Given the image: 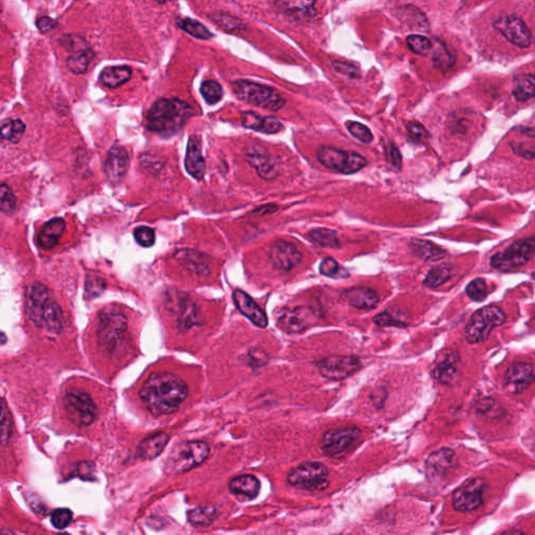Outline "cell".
Here are the masks:
<instances>
[{"label": "cell", "instance_id": "6da1fadb", "mask_svg": "<svg viewBox=\"0 0 535 535\" xmlns=\"http://www.w3.org/2000/svg\"><path fill=\"white\" fill-rule=\"evenodd\" d=\"M188 396V384L169 373H153L140 388L139 398L154 416L175 412Z\"/></svg>", "mask_w": 535, "mask_h": 535}, {"label": "cell", "instance_id": "7a4b0ae2", "mask_svg": "<svg viewBox=\"0 0 535 535\" xmlns=\"http://www.w3.org/2000/svg\"><path fill=\"white\" fill-rule=\"evenodd\" d=\"M97 337L102 352L110 356H124L130 348L126 315L114 307L102 311L97 320Z\"/></svg>", "mask_w": 535, "mask_h": 535}, {"label": "cell", "instance_id": "3957f363", "mask_svg": "<svg viewBox=\"0 0 535 535\" xmlns=\"http://www.w3.org/2000/svg\"><path fill=\"white\" fill-rule=\"evenodd\" d=\"M27 312L37 328H46L53 334H60L64 328L62 310L43 284L29 286L27 293Z\"/></svg>", "mask_w": 535, "mask_h": 535}, {"label": "cell", "instance_id": "277c9868", "mask_svg": "<svg viewBox=\"0 0 535 535\" xmlns=\"http://www.w3.org/2000/svg\"><path fill=\"white\" fill-rule=\"evenodd\" d=\"M193 116L194 109L186 102L177 99H160L148 110L146 127L152 132L167 137L181 130Z\"/></svg>", "mask_w": 535, "mask_h": 535}, {"label": "cell", "instance_id": "5b68a950", "mask_svg": "<svg viewBox=\"0 0 535 535\" xmlns=\"http://www.w3.org/2000/svg\"><path fill=\"white\" fill-rule=\"evenodd\" d=\"M232 89L241 101L263 109L277 111L286 104V99L275 89L251 81H235L232 83Z\"/></svg>", "mask_w": 535, "mask_h": 535}, {"label": "cell", "instance_id": "8992f818", "mask_svg": "<svg viewBox=\"0 0 535 535\" xmlns=\"http://www.w3.org/2000/svg\"><path fill=\"white\" fill-rule=\"evenodd\" d=\"M209 453V447L204 441L192 440L179 443L167 457L165 468L172 473H186L205 462Z\"/></svg>", "mask_w": 535, "mask_h": 535}, {"label": "cell", "instance_id": "52a82bcc", "mask_svg": "<svg viewBox=\"0 0 535 535\" xmlns=\"http://www.w3.org/2000/svg\"><path fill=\"white\" fill-rule=\"evenodd\" d=\"M504 312L494 305L482 307L471 316L466 326V337L468 343L478 344L487 340L494 328L504 324Z\"/></svg>", "mask_w": 535, "mask_h": 535}, {"label": "cell", "instance_id": "ba28073f", "mask_svg": "<svg viewBox=\"0 0 535 535\" xmlns=\"http://www.w3.org/2000/svg\"><path fill=\"white\" fill-rule=\"evenodd\" d=\"M288 482L298 489L321 492L330 484V471L320 462H305L289 473Z\"/></svg>", "mask_w": 535, "mask_h": 535}, {"label": "cell", "instance_id": "9c48e42d", "mask_svg": "<svg viewBox=\"0 0 535 535\" xmlns=\"http://www.w3.org/2000/svg\"><path fill=\"white\" fill-rule=\"evenodd\" d=\"M317 159L326 169L346 175L356 173L367 165V160L362 155L340 150L334 146H320L317 151Z\"/></svg>", "mask_w": 535, "mask_h": 535}, {"label": "cell", "instance_id": "30bf717a", "mask_svg": "<svg viewBox=\"0 0 535 535\" xmlns=\"http://www.w3.org/2000/svg\"><path fill=\"white\" fill-rule=\"evenodd\" d=\"M535 239L534 237L521 239L509 246L504 251L490 258V266L501 271L508 272L525 266L534 258Z\"/></svg>", "mask_w": 535, "mask_h": 535}, {"label": "cell", "instance_id": "8fae6325", "mask_svg": "<svg viewBox=\"0 0 535 535\" xmlns=\"http://www.w3.org/2000/svg\"><path fill=\"white\" fill-rule=\"evenodd\" d=\"M362 433L356 426L332 429L322 436V451L331 458L344 457L358 445Z\"/></svg>", "mask_w": 535, "mask_h": 535}, {"label": "cell", "instance_id": "7c38bea8", "mask_svg": "<svg viewBox=\"0 0 535 535\" xmlns=\"http://www.w3.org/2000/svg\"><path fill=\"white\" fill-rule=\"evenodd\" d=\"M68 418L78 426H90L99 415V410L91 396L81 390H71L63 398Z\"/></svg>", "mask_w": 535, "mask_h": 535}, {"label": "cell", "instance_id": "4fadbf2b", "mask_svg": "<svg viewBox=\"0 0 535 535\" xmlns=\"http://www.w3.org/2000/svg\"><path fill=\"white\" fill-rule=\"evenodd\" d=\"M318 320L317 312L309 307H284L276 317L278 328L286 334H300L316 326Z\"/></svg>", "mask_w": 535, "mask_h": 535}, {"label": "cell", "instance_id": "5bb4252c", "mask_svg": "<svg viewBox=\"0 0 535 535\" xmlns=\"http://www.w3.org/2000/svg\"><path fill=\"white\" fill-rule=\"evenodd\" d=\"M316 366L322 377L333 381H341L358 373L362 364L358 356L335 354L318 361Z\"/></svg>", "mask_w": 535, "mask_h": 535}, {"label": "cell", "instance_id": "9a60e30c", "mask_svg": "<svg viewBox=\"0 0 535 535\" xmlns=\"http://www.w3.org/2000/svg\"><path fill=\"white\" fill-rule=\"evenodd\" d=\"M486 483L482 478H473L454 492L452 502L455 510L468 513L479 508L483 503V492Z\"/></svg>", "mask_w": 535, "mask_h": 535}, {"label": "cell", "instance_id": "2e32d148", "mask_svg": "<svg viewBox=\"0 0 535 535\" xmlns=\"http://www.w3.org/2000/svg\"><path fill=\"white\" fill-rule=\"evenodd\" d=\"M494 27L517 48H528L531 46V32L519 17H501L494 21Z\"/></svg>", "mask_w": 535, "mask_h": 535}, {"label": "cell", "instance_id": "e0dca14e", "mask_svg": "<svg viewBox=\"0 0 535 535\" xmlns=\"http://www.w3.org/2000/svg\"><path fill=\"white\" fill-rule=\"evenodd\" d=\"M534 381V368L531 363H515L505 373L504 386L511 394H521Z\"/></svg>", "mask_w": 535, "mask_h": 535}, {"label": "cell", "instance_id": "ac0fdd59", "mask_svg": "<svg viewBox=\"0 0 535 535\" xmlns=\"http://www.w3.org/2000/svg\"><path fill=\"white\" fill-rule=\"evenodd\" d=\"M458 464L457 456L451 449L443 447L433 452L426 460V475L429 480L441 479Z\"/></svg>", "mask_w": 535, "mask_h": 535}, {"label": "cell", "instance_id": "d6986e66", "mask_svg": "<svg viewBox=\"0 0 535 535\" xmlns=\"http://www.w3.org/2000/svg\"><path fill=\"white\" fill-rule=\"evenodd\" d=\"M270 260L275 269L290 271L301 262L303 254L292 243L277 241L272 246Z\"/></svg>", "mask_w": 535, "mask_h": 535}, {"label": "cell", "instance_id": "ffe728a7", "mask_svg": "<svg viewBox=\"0 0 535 535\" xmlns=\"http://www.w3.org/2000/svg\"><path fill=\"white\" fill-rule=\"evenodd\" d=\"M129 167V155L126 148L114 146L108 152L104 169L108 180L112 183L122 181Z\"/></svg>", "mask_w": 535, "mask_h": 535}, {"label": "cell", "instance_id": "44dd1931", "mask_svg": "<svg viewBox=\"0 0 535 535\" xmlns=\"http://www.w3.org/2000/svg\"><path fill=\"white\" fill-rule=\"evenodd\" d=\"M233 301L237 309L247 317L254 326L258 328H265L268 326L266 313L260 309V305L242 290H235L233 292Z\"/></svg>", "mask_w": 535, "mask_h": 535}, {"label": "cell", "instance_id": "7402d4cb", "mask_svg": "<svg viewBox=\"0 0 535 535\" xmlns=\"http://www.w3.org/2000/svg\"><path fill=\"white\" fill-rule=\"evenodd\" d=\"M246 159L263 179L272 180L277 177V165L274 161L273 157L265 148L258 146H252L247 151Z\"/></svg>", "mask_w": 535, "mask_h": 535}, {"label": "cell", "instance_id": "603a6c76", "mask_svg": "<svg viewBox=\"0 0 535 535\" xmlns=\"http://www.w3.org/2000/svg\"><path fill=\"white\" fill-rule=\"evenodd\" d=\"M342 299L358 310H373L380 301L379 294L366 286H354L344 291Z\"/></svg>", "mask_w": 535, "mask_h": 535}, {"label": "cell", "instance_id": "cb8c5ba5", "mask_svg": "<svg viewBox=\"0 0 535 535\" xmlns=\"http://www.w3.org/2000/svg\"><path fill=\"white\" fill-rule=\"evenodd\" d=\"M459 354L456 352H443L437 358L433 368V377L439 383L451 384L457 373V365L459 363Z\"/></svg>", "mask_w": 535, "mask_h": 535}, {"label": "cell", "instance_id": "d4e9b609", "mask_svg": "<svg viewBox=\"0 0 535 535\" xmlns=\"http://www.w3.org/2000/svg\"><path fill=\"white\" fill-rule=\"evenodd\" d=\"M177 326L181 332H188L198 324L199 312L197 305L188 297H180L173 309Z\"/></svg>", "mask_w": 535, "mask_h": 535}, {"label": "cell", "instance_id": "484cf974", "mask_svg": "<svg viewBox=\"0 0 535 535\" xmlns=\"http://www.w3.org/2000/svg\"><path fill=\"white\" fill-rule=\"evenodd\" d=\"M186 169L195 179L202 180L205 175V159L202 155L201 142L197 136H190L186 150Z\"/></svg>", "mask_w": 535, "mask_h": 535}, {"label": "cell", "instance_id": "4316f807", "mask_svg": "<svg viewBox=\"0 0 535 535\" xmlns=\"http://www.w3.org/2000/svg\"><path fill=\"white\" fill-rule=\"evenodd\" d=\"M169 435L163 432L155 433L146 437L137 447V457L141 460H153L158 457L169 443Z\"/></svg>", "mask_w": 535, "mask_h": 535}, {"label": "cell", "instance_id": "83f0119b", "mask_svg": "<svg viewBox=\"0 0 535 535\" xmlns=\"http://www.w3.org/2000/svg\"><path fill=\"white\" fill-rule=\"evenodd\" d=\"M317 0H274V4L280 12L295 19L307 18L315 15Z\"/></svg>", "mask_w": 535, "mask_h": 535}, {"label": "cell", "instance_id": "f1b7e54d", "mask_svg": "<svg viewBox=\"0 0 535 535\" xmlns=\"http://www.w3.org/2000/svg\"><path fill=\"white\" fill-rule=\"evenodd\" d=\"M244 127L265 134H275L282 129V123L273 116H260L254 112H245L242 116Z\"/></svg>", "mask_w": 535, "mask_h": 535}, {"label": "cell", "instance_id": "f546056e", "mask_svg": "<svg viewBox=\"0 0 535 535\" xmlns=\"http://www.w3.org/2000/svg\"><path fill=\"white\" fill-rule=\"evenodd\" d=\"M65 227L67 225L62 218H53V220L46 223L42 226L39 235H38V243H39L40 247L44 248V249L54 248L59 243L60 237H62Z\"/></svg>", "mask_w": 535, "mask_h": 535}, {"label": "cell", "instance_id": "4dcf8cb0", "mask_svg": "<svg viewBox=\"0 0 535 535\" xmlns=\"http://www.w3.org/2000/svg\"><path fill=\"white\" fill-rule=\"evenodd\" d=\"M229 489L232 494L254 499L260 494V482L253 475H237L229 482Z\"/></svg>", "mask_w": 535, "mask_h": 535}, {"label": "cell", "instance_id": "1f68e13d", "mask_svg": "<svg viewBox=\"0 0 535 535\" xmlns=\"http://www.w3.org/2000/svg\"><path fill=\"white\" fill-rule=\"evenodd\" d=\"M411 249L412 252L424 262L443 260L447 256L445 249L424 239H412Z\"/></svg>", "mask_w": 535, "mask_h": 535}, {"label": "cell", "instance_id": "d6a6232c", "mask_svg": "<svg viewBox=\"0 0 535 535\" xmlns=\"http://www.w3.org/2000/svg\"><path fill=\"white\" fill-rule=\"evenodd\" d=\"M132 69L128 67H107L99 74V82L108 88H118L128 82Z\"/></svg>", "mask_w": 535, "mask_h": 535}, {"label": "cell", "instance_id": "836d02e7", "mask_svg": "<svg viewBox=\"0 0 535 535\" xmlns=\"http://www.w3.org/2000/svg\"><path fill=\"white\" fill-rule=\"evenodd\" d=\"M178 260L188 268L190 271L197 274H207L209 272V264L206 260L204 254L193 250H184L177 254Z\"/></svg>", "mask_w": 535, "mask_h": 535}, {"label": "cell", "instance_id": "e575fe53", "mask_svg": "<svg viewBox=\"0 0 535 535\" xmlns=\"http://www.w3.org/2000/svg\"><path fill=\"white\" fill-rule=\"evenodd\" d=\"M95 58L92 50L90 48L71 53L67 58V65L68 69L76 74H83L87 71L89 65Z\"/></svg>", "mask_w": 535, "mask_h": 535}, {"label": "cell", "instance_id": "d590c367", "mask_svg": "<svg viewBox=\"0 0 535 535\" xmlns=\"http://www.w3.org/2000/svg\"><path fill=\"white\" fill-rule=\"evenodd\" d=\"M534 74H520L513 81V93L515 99L519 102H526L532 99L534 95Z\"/></svg>", "mask_w": 535, "mask_h": 535}, {"label": "cell", "instance_id": "8d00e7d4", "mask_svg": "<svg viewBox=\"0 0 535 535\" xmlns=\"http://www.w3.org/2000/svg\"><path fill=\"white\" fill-rule=\"evenodd\" d=\"M25 132V125L19 120H10L0 124V141L16 144Z\"/></svg>", "mask_w": 535, "mask_h": 535}, {"label": "cell", "instance_id": "74e56055", "mask_svg": "<svg viewBox=\"0 0 535 535\" xmlns=\"http://www.w3.org/2000/svg\"><path fill=\"white\" fill-rule=\"evenodd\" d=\"M432 48H434L432 57L434 67L443 70V71H447V70L451 69L455 64L456 57L447 50V46L443 42L437 41L435 42L434 46L432 44Z\"/></svg>", "mask_w": 535, "mask_h": 535}, {"label": "cell", "instance_id": "f35d334b", "mask_svg": "<svg viewBox=\"0 0 535 535\" xmlns=\"http://www.w3.org/2000/svg\"><path fill=\"white\" fill-rule=\"evenodd\" d=\"M453 275V268L449 265H439L430 270L428 275L424 278V284L431 289L438 288L449 282Z\"/></svg>", "mask_w": 535, "mask_h": 535}, {"label": "cell", "instance_id": "ab89813d", "mask_svg": "<svg viewBox=\"0 0 535 535\" xmlns=\"http://www.w3.org/2000/svg\"><path fill=\"white\" fill-rule=\"evenodd\" d=\"M309 237L313 243L321 247L340 248L341 246L337 232L332 229H314L309 233Z\"/></svg>", "mask_w": 535, "mask_h": 535}, {"label": "cell", "instance_id": "60d3db41", "mask_svg": "<svg viewBox=\"0 0 535 535\" xmlns=\"http://www.w3.org/2000/svg\"><path fill=\"white\" fill-rule=\"evenodd\" d=\"M216 517V509L214 507H197L188 513V520L192 525L207 527L214 523Z\"/></svg>", "mask_w": 535, "mask_h": 535}, {"label": "cell", "instance_id": "b9f144b4", "mask_svg": "<svg viewBox=\"0 0 535 535\" xmlns=\"http://www.w3.org/2000/svg\"><path fill=\"white\" fill-rule=\"evenodd\" d=\"M210 18L218 27L224 29L225 32H228V33H233V32L242 31V29H246L245 23L241 19L237 18V17L232 16V15L225 14V13H216V14L211 15Z\"/></svg>", "mask_w": 535, "mask_h": 535}, {"label": "cell", "instance_id": "7bdbcfd3", "mask_svg": "<svg viewBox=\"0 0 535 535\" xmlns=\"http://www.w3.org/2000/svg\"><path fill=\"white\" fill-rule=\"evenodd\" d=\"M13 434V419L6 401L0 400V443L6 445Z\"/></svg>", "mask_w": 535, "mask_h": 535}, {"label": "cell", "instance_id": "ee69618b", "mask_svg": "<svg viewBox=\"0 0 535 535\" xmlns=\"http://www.w3.org/2000/svg\"><path fill=\"white\" fill-rule=\"evenodd\" d=\"M178 27L197 39L208 40L212 38V34L208 31L207 27L194 19H180L178 20Z\"/></svg>", "mask_w": 535, "mask_h": 535}, {"label": "cell", "instance_id": "f6af8a7d", "mask_svg": "<svg viewBox=\"0 0 535 535\" xmlns=\"http://www.w3.org/2000/svg\"><path fill=\"white\" fill-rule=\"evenodd\" d=\"M201 95L209 105L218 103L223 97V89L218 82L214 80L205 81L201 86Z\"/></svg>", "mask_w": 535, "mask_h": 535}, {"label": "cell", "instance_id": "bcb514c9", "mask_svg": "<svg viewBox=\"0 0 535 535\" xmlns=\"http://www.w3.org/2000/svg\"><path fill=\"white\" fill-rule=\"evenodd\" d=\"M320 273L328 277L335 278V279H342L349 276L347 270L340 266L339 263L332 258H326L320 264Z\"/></svg>", "mask_w": 535, "mask_h": 535}, {"label": "cell", "instance_id": "7dc6e473", "mask_svg": "<svg viewBox=\"0 0 535 535\" xmlns=\"http://www.w3.org/2000/svg\"><path fill=\"white\" fill-rule=\"evenodd\" d=\"M466 294L471 300L481 303L487 297V284L482 278H477L473 280L471 284L466 286Z\"/></svg>", "mask_w": 535, "mask_h": 535}, {"label": "cell", "instance_id": "c3c4849f", "mask_svg": "<svg viewBox=\"0 0 535 535\" xmlns=\"http://www.w3.org/2000/svg\"><path fill=\"white\" fill-rule=\"evenodd\" d=\"M408 48L417 55H426L432 50V42L422 35H411L407 38Z\"/></svg>", "mask_w": 535, "mask_h": 535}, {"label": "cell", "instance_id": "681fc988", "mask_svg": "<svg viewBox=\"0 0 535 535\" xmlns=\"http://www.w3.org/2000/svg\"><path fill=\"white\" fill-rule=\"evenodd\" d=\"M17 199L14 193L6 184H0V210L4 212L14 211Z\"/></svg>", "mask_w": 535, "mask_h": 535}, {"label": "cell", "instance_id": "f907efd6", "mask_svg": "<svg viewBox=\"0 0 535 535\" xmlns=\"http://www.w3.org/2000/svg\"><path fill=\"white\" fill-rule=\"evenodd\" d=\"M106 282L101 276L89 273L86 279V291L90 296L97 297L105 290Z\"/></svg>", "mask_w": 535, "mask_h": 535}, {"label": "cell", "instance_id": "816d5d0a", "mask_svg": "<svg viewBox=\"0 0 535 535\" xmlns=\"http://www.w3.org/2000/svg\"><path fill=\"white\" fill-rule=\"evenodd\" d=\"M511 146L515 154L524 157L525 159H534V139L528 140L527 142L522 141L520 139H515L511 141Z\"/></svg>", "mask_w": 535, "mask_h": 535}, {"label": "cell", "instance_id": "f5cc1de1", "mask_svg": "<svg viewBox=\"0 0 535 535\" xmlns=\"http://www.w3.org/2000/svg\"><path fill=\"white\" fill-rule=\"evenodd\" d=\"M347 129L349 133L360 141L365 142V144L373 141V133L364 125L360 124V123L349 122L347 124Z\"/></svg>", "mask_w": 535, "mask_h": 535}, {"label": "cell", "instance_id": "db71d44e", "mask_svg": "<svg viewBox=\"0 0 535 535\" xmlns=\"http://www.w3.org/2000/svg\"><path fill=\"white\" fill-rule=\"evenodd\" d=\"M134 237L142 247H152L155 243V232L150 227H138L134 231Z\"/></svg>", "mask_w": 535, "mask_h": 535}, {"label": "cell", "instance_id": "11a10c76", "mask_svg": "<svg viewBox=\"0 0 535 535\" xmlns=\"http://www.w3.org/2000/svg\"><path fill=\"white\" fill-rule=\"evenodd\" d=\"M71 520V511L67 508H60L56 509V510L52 513V519H50V521H52L53 526L56 527L57 529H64V528H67V526L69 525Z\"/></svg>", "mask_w": 535, "mask_h": 535}, {"label": "cell", "instance_id": "9f6ffc18", "mask_svg": "<svg viewBox=\"0 0 535 535\" xmlns=\"http://www.w3.org/2000/svg\"><path fill=\"white\" fill-rule=\"evenodd\" d=\"M61 44L67 48L69 52H78V50H84V48H89L87 42L83 39L80 36H67L64 39L61 41Z\"/></svg>", "mask_w": 535, "mask_h": 535}, {"label": "cell", "instance_id": "6f0895ef", "mask_svg": "<svg viewBox=\"0 0 535 535\" xmlns=\"http://www.w3.org/2000/svg\"><path fill=\"white\" fill-rule=\"evenodd\" d=\"M407 130L412 138H414V139L417 140V141L419 142L426 141V140H428L429 137H430V134H429L426 129L424 128L422 124H419V123L410 122L409 124L407 125Z\"/></svg>", "mask_w": 535, "mask_h": 535}, {"label": "cell", "instance_id": "680465c9", "mask_svg": "<svg viewBox=\"0 0 535 535\" xmlns=\"http://www.w3.org/2000/svg\"><path fill=\"white\" fill-rule=\"evenodd\" d=\"M373 321H375L377 326H398V328H403V326H405V324H403L401 319L396 318L394 314L388 313V312L375 316Z\"/></svg>", "mask_w": 535, "mask_h": 535}, {"label": "cell", "instance_id": "91938a15", "mask_svg": "<svg viewBox=\"0 0 535 535\" xmlns=\"http://www.w3.org/2000/svg\"><path fill=\"white\" fill-rule=\"evenodd\" d=\"M333 67H334L335 71L343 74V76H348V78H360V70L356 67H354V65L349 64V63L334 61V62H333Z\"/></svg>", "mask_w": 535, "mask_h": 535}, {"label": "cell", "instance_id": "94428289", "mask_svg": "<svg viewBox=\"0 0 535 535\" xmlns=\"http://www.w3.org/2000/svg\"><path fill=\"white\" fill-rule=\"evenodd\" d=\"M57 27H58V25H57L56 21L50 18V17L43 16L37 20L38 29L43 34L54 31Z\"/></svg>", "mask_w": 535, "mask_h": 535}, {"label": "cell", "instance_id": "6125c7cd", "mask_svg": "<svg viewBox=\"0 0 535 535\" xmlns=\"http://www.w3.org/2000/svg\"><path fill=\"white\" fill-rule=\"evenodd\" d=\"M388 154H389V159L391 165H394L396 169H401V161H403V159H401L400 151H398V146H396V144H391V146H390L389 153H388Z\"/></svg>", "mask_w": 535, "mask_h": 535}, {"label": "cell", "instance_id": "be15d7a7", "mask_svg": "<svg viewBox=\"0 0 535 535\" xmlns=\"http://www.w3.org/2000/svg\"><path fill=\"white\" fill-rule=\"evenodd\" d=\"M154 1H156L157 4H165V2L169 1V0H154Z\"/></svg>", "mask_w": 535, "mask_h": 535}]
</instances>
